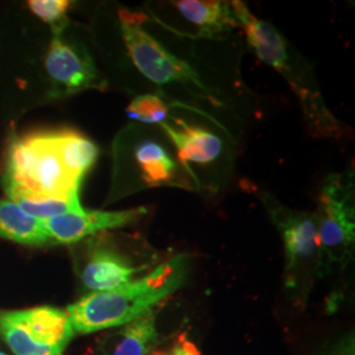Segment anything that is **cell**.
I'll use <instances>...</instances> for the list:
<instances>
[{
    "instance_id": "6da1fadb",
    "label": "cell",
    "mask_w": 355,
    "mask_h": 355,
    "mask_svg": "<svg viewBox=\"0 0 355 355\" xmlns=\"http://www.w3.org/2000/svg\"><path fill=\"white\" fill-rule=\"evenodd\" d=\"M189 277V258L183 254L154 267L139 279L111 291L92 292L69 305L66 312L79 334L124 327L157 309L182 288Z\"/></svg>"
},
{
    "instance_id": "7a4b0ae2",
    "label": "cell",
    "mask_w": 355,
    "mask_h": 355,
    "mask_svg": "<svg viewBox=\"0 0 355 355\" xmlns=\"http://www.w3.org/2000/svg\"><path fill=\"white\" fill-rule=\"evenodd\" d=\"M230 6L258 58L275 69L299 98L309 129L318 137L338 139L343 135V125L327 107L304 60L292 51L274 26L254 16L242 1H230Z\"/></svg>"
},
{
    "instance_id": "3957f363",
    "label": "cell",
    "mask_w": 355,
    "mask_h": 355,
    "mask_svg": "<svg viewBox=\"0 0 355 355\" xmlns=\"http://www.w3.org/2000/svg\"><path fill=\"white\" fill-rule=\"evenodd\" d=\"M80 182L66 170L51 133L28 135L11 144L4 177L10 198H70L78 195Z\"/></svg>"
},
{
    "instance_id": "277c9868",
    "label": "cell",
    "mask_w": 355,
    "mask_h": 355,
    "mask_svg": "<svg viewBox=\"0 0 355 355\" xmlns=\"http://www.w3.org/2000/svg\"><path fill=\"white\" fill-rule=\"evenodd\" d=\"M320 241V271L345 263L353 252L355 239L353 174L327 178L313 214Z\"/></svg>"
},
{
    "instance_id": "5b68a950",
    "label": "cell",
    "mask_w": 355,
    "mask_h": 355,
    "mask_svg": "<svg viewBox=\"0 0 355 355\" xmlns=\"http://www.w3.org/2000/svg\"><path fill=\"white\" fill-rule=\"evenodd\" d=\"M119 19L129 55L142 76L155 85L184 83L202 92L208 91L190 64L171 54L144 29L146 16L121 10Z\"/></svg>"
},
{
    "instance_id": "8992f818",
    "label": "cell",
    "mask_w": 355,
    "mask_h": 355,
    "mask_svg": "<svg viewBox=\"0 0 355 355\" xmlns=\"http://www.w3.org/2000/svg\"><path fill=\"white\" fill-rule=\"evenodd\" d=\"M268 215L280 232L286 253V284L296 288L303 275L320 271V241L313 214L292 209L270 193H262Z\"/></svg>"
},
{
    "instance_id": "52a82bcc",
    "label": "cell",
    "mask_w": 355,
    "mask_h": 355,
    "mask_svg": "<svg viewBox=\"0 0 355 355\" xmlns=\"http://www.w3.org/2000/svg\"><path fill=\"white\" fill-rule=\"evenodd\" d=\"M149 265L136 263L129 255L104 242H91L80 268L83 286L92 292L111 291L145 271Z\"/></svg>"
},
{
    "instance_id": "ba28073f",
    "label": "cell",
    "mask_w": 355,
    "mask_h": 355,
    "mask_svg": "<svg viewBox=\"0 0 355 355\" xmlns=\"http://www.w3.org/2000/svg\"><path fill=\"white\" fill-rule=\"evenodd\" d=\"M148 212L146 208L124 211H87L71 212L51 217L44 221V227L53 243H76L107 229L121 228L136 223Z\"/></svg>"
},
{
    "instance_id": "9c48e42d",
    "label": "cell",
    "mask_w": 355,
    "mask_h": 355,
    "mask_svg": "<svg viewBox=\"0 0 355 355\" xmlns=\"http://www.w3.org/2000/svg\"><path fill=\"white\" fill-rule=\"evenodd\" d=\"M45 69L61 94L99 87L96 69L89 54L58 37L51 40L45 58Z\"/></svg>"
},
{
    "instance_id": "30bf717a",
    "label": "cell",
    "mask_w": 355,
    "mask_h": 355,
    "mask_svg": "<svg viewBox=\"0 0 355 355\" xmlns=\"http://www.w3.org/2000/svg\"><path fill=\"white\" fill-rule=\"evenodd\" d=\"M133 164L137 170L142 187L149 189L168 186L192 189L190 186L192 183L184 175L186 170L183 166L161 142L153 139H145L137 142L133 148Z\"/></svg>"
},
{
    "instance_id": "8fae6325",
    "label": "cell",
    "mask_w": 355,
    "mask_h": 355,
    "mask_svg": "<svg viewBox=\"0 0 355 355\" xmlns=\"http://www.w3.org/2000/svg\"><path fill=\"white\" fill-rule=\"evenodd\" d=\"M7 316L26 330L35 343L61 352L76 334L67 312L60 308L37 306L8 312Z\"/></svg>"
},
{
    "instance_id": "7c38bea8",
    "label": "cell",
    "mask_w": 355,
    "mask_h": 355,
    "mask_svg": "<svg viewBox=\"0 0 355 355\" xmlns=\"http://www.w3.org/2000/svg\"><path fill=\"white\" fill-rule=\"evenodd\" d=\"M159 127L164 129L166 136L173 141L179 164L196 182L198 178L193 175L190 164H212L223 153L221 139L207 129L192 127L184 121H179L177 127L168 123H162Z\"/></svg>"
},
{
    "instance_id": "4fadbf2b",
    "label": "cell",
    "mask_w": 355,
    "mask_h": 355,
    "mask_svg": "<svg viewBox=\"0 0 355 355\" xmlns=\"http://www.w3.org/2000/svg\"><path fill=\"white\" fill-rule=\"evenodd\" d=\"M173 6L183 19L198 28L199 37H214L239 26L230 1L179 0Z\"/></svg>"
},
{
    "instance_id": "5bb4252c",
    "label": "cell",
    "mask_w": 355,
    "mask_h": 355,
    "mask_svg": "<svg viewBox=\"0 0 355 355\" xmlns=\"http://www.w3.org/2000/svg\"><path fill=\"white\" fill-rule=\"evenodd\" d=\"M158 308L129 322L110 337L107 355H150L159 345Z\"/></svg>"
},
{
    "instance_id": "9a60e30c",
    "label": "cell",
    "mask_w": 355,
    "mask_h": 355,
    "mask_svg": "<svg viewBox=\"0 0 355 355\" xmlns=\"http://www.w3.org/2000/svg\"><path fill=\"white\" fill-rule=\"evenodd\" d=\"M0 239L35 246L53 243L44 221L26 215L10 199L0 202Z\"/></svg>"
},
{
    "instance_id": "2e32d148",
    "label": "cell",
    "mask_w": 355,
    "mask_h": 355,
    "mask_svg": "<svg viewBox=\"0 0 355 355\" xmlns=\"http://www.w3.org/2000/svg\"><path fill=\"white\" fill-rule=\"evenodd\" d=\"M51 140L66 170L82 180L98 158L95 144L74 130L51 132Z\"/></svg>"
},
{
    "instance_id": "e0dca14e",
    "label": "cell",
    "mask_w": 355,
    "mask_h": 355,
    "mask_svg": "<svg viewBox=\"0 0 355 355\" xmlns=\"http://www.w3.org/2000/svg\"><path fill=\"white\" fill-rule=\"evenodd\" d=\"M10 200L16 204L26 215L36 217L38 220H48L51 217L66 215L82 211L79 196L70 198H29L23 195L11 196Z\"/></svg>"
},
{
    "instance_id": "ac0fdd59",
    "label": "cell",
    "mask_w": 355,
    "mask_h": 355,
    "mask_svg": "<svg viewBox=\"0 0 355 355\" xmlns=\"http://www.w3.org/2000/svg\"><path fill=\"white\" fill-rule=\"evenodd\" d=\"M0 333L15 355H62L64 352L36 343L7 313L0 316Z\"/></svg>"
},
{
    "instance_id": "d6986e66",
    "label": "cell",
    "mask_w": 355,
    "mask_h": 355,
    "mask_svg": "<svg viewBox=\"0 0 355 355\" xmlns=\"http://www.w3.org/2000/svg\"><path fill=\"white\" fill-rule=\"evenodd\" d=\"M127 114L144 124H162L168 114V105L165 101L153 94L141 95L128 105Z\"/></svg>"
},
{
    "instance_id": "ffe728a7",
    "label": "cell",
    "mask_w": 355,
    "mask_h": 355,
    "mask_svg": "<svg viewBox=\"0 0 355 355\" xmlns=\"http://www.w3.org/2000/svg\"><path fill=\"white\" fill-rule=\"evenodd\" d=\"M70 4L71 3L67 0H32L28 3L31 11L42 21L53 26L55 33L64 29Z\"/></svg>"
},
{
    "instance_id": "44dd1931",
    "label": "cell",
    "mask_w": 355,
    "mask_h": 355,
    "mask_svg": "<svg viewBox=\"0 0 355 355\" xmlns=\"http://www.w3.org/2000/svg\"><path fill=\"white\" fill-rule=\"evenodd\" d=\"M150 355H202L196 345L187 338L184 333L177 336L173 343L164 347H157Z\"/></svg>"
},
{
    "instance_id": "7402d4cb",
    "label": "cell",
    "mask_w": 355,
    "mask_h": 355,
    "mask_svg": "<svg viewBox=\"0 0 355 355\" xmlns=\"http://www.w3.org/2000/svg\"><path fill=\"white\" fill-rule=\"evenodd\" d=\"M0 355H7L6 353H3V352H0Z\"/></svg>"
}]
</instances>
